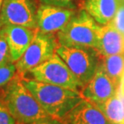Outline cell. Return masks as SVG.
Segmentation results:
<instances>
[{"label":"cell","mask_w":124,"mask_h":124,"mask_svg":"<svg viewBox=\"0 0 124 124\" xmlns=\"http://www.w3.org/2000/svg\"><path fill=\"white\" fill-rule=\"evenodd\" d=\"M2 1H3V0H0V11H1V8H2Z\"/></svg>","instance_id":"cell-22"},{"label":"cell","mask_w":124,"mask_h":124,"mask_svg":"<svg viewBox=\"0 0 124 124\" xmlns=\"http://www.w3.org/2000/svg\"><path fill=\"white\" fill-rule=\"evenodd\" d=\"M118 85L99 64L92 79L81 90L83 98L93 104L104 102L113 97L120 89Z\"/></svg>","instance_id":"cell-9"},{"label":"cell","mask_w":124,"mask_h":124,"mask_svg":"<svg viewBox=\"0 0 124 124\" xmlns=\"http://www.w3.org/2000/svg\"><path fill=\"white\" fill-rule=\"evenodd\" d=\"M9 63L13 62L11 61L8 44L5 37L0 35V67L6 65Z\"/></svg>","instance_id":"cell-17"},{"label":"cell","mask_w":124,"mask_h":124,"mask_svg":"<svg viewBox=\"0 0 124 124\" xmlns=\"http://www.w3.org/2000/svg\"><path fill=\"white\" fill-rule=\"evenodd\" d=\"M22 81L42 108L58 123L74 106L84 99L80 90L44 83L21 76Z\"/></svg>","instance_id":"cell-2"},{"label":"cell","mask_w":124,"mask_h":124,"mask_svg":"<svg viewBox=\"0 0 124 124\" xmlns=\"http://www.w3.org/2000/svg\"><path fill=\"white\" fill-rule=\"evenodd\" d=\"M17 70L15 63H9L0 67V88L4 87L16 75Z\"/></svg>","instance_id":"cell-16"},{"label":"cell","mask_w":124,"mask_h":124,"mask_svg":"<svg viewBox=\"0 0 124 124\" xmlns=\"http://www.w3.org/2000/svg\"><path fill=\"white\" fill-rule=\"evenodd\" d=\"M121 33L124 34V2L120 5L114 19L110 23Z\"/></svg>","instance_id":"cell-20"},{"label":"cell","mask_w":124,"mask_h":124,"mask_svg":"<svg viewBox=\"0 0 124 124\" xmlns=\"http://www.w3.org/2000/svg\"><path fill=\"white\" fill-rule=\"evenodd\" d=\"M2 97L16 123H58L42 108L18 73L4 86Z\"/></svg>","instance_id":"cell-1"},{"label":"cell","mask_w":124,"mask_h":124,"mask_svg":"<svg viewBox=\"0 0 124 124\" xmlns=\"http://www.w3.org/2000/svg\"><path fill=\"white\" fill-rule=\"evenodd\" d=\"M13 116L11 115L6 102L1 95L0 97V124H16Z\"/></svg>","instance_id":"cell-18"},{"label":"cell","mask_w":124,"mask_h":124,"mask_svg":"<svg viewBox=\"0 0 124 124\" xmlns=\"http://www.w3.org/2000/svg\"><path fill=\"white\" fill-rule=\"evenodd\" d=\"M67 124H108L105 116L93 102L84 98L61 120Z\"/></svg>","instance_id":"cell-11"},{"label":"cell","mask_w":124,"mask_h":124,"mask_svg":"<svg viewBox=\"0 0 124 124\" xmlns=\"http://www.w3.org/2000/svg\"><path fill=\"white\" fill-rule=\"evenodd\" d=\"M122 1H123V2H124V0H122Z\"/></svg>","instance_id":"cell-23"},{"label":"cell","mask_w":124,"mask_h":124,"mask_svg":"<svg viewBox=\"0 0 124 124\" xmlns=\"http://www.w3.org/2000/svg\"><path fill=\"white\" fill-rule=\"evenodd\" d=\"M38 0H3L0 11V28L18 25L36 28Z\"/></svg>","instance_id":"cell-7"},{"label":"cell","mask_w":124,"mask_h":124,"mask_svg":"<svg viewBox=\"0 0 124 124\" xmlns=\"http://www.w3.org/2000/svg\"><path fill=\"white\" fill-rule=\"evenodd\" d=\"M77 11V9L39 3L36 15V28L45 33L56 34L66 25Z\"/></svg>","instance_id":"cell-8"},{"label":"cell","mask_w":124,"mask_h":124,"mask_svg":"<svg viewBox=\"0 0 124 124\" xmlns=\"http://www.w3.org/2000/svg\"><path fill=\"white\" fill-rule=\"evenodd\" d=\"M121 93H122V98L124 101V78L123 79L122 83H121Z\"/></svg>","instance_id":"cell-21"},{"label":"cell","mask_w":124,"mask_h":124,"mask_svg":"<svg viewBox=\"0 0 124 124\" xmlns=\"http://www.w3.org/2000/svg\"><path fill=\"white\" fill-rule=\"evenodd\" d=\"M97 49L101 56L124 54V34L110 23L101 25Z\"/></svg>","instance_id":"cell-12"},{"label":"cell","mask_w":124,"mask_h":124,"mask_svg":"<svg viewBox=\"0 0 124 124\" xmlns=\"http://www.w3.org/2000/svg\"><path fill=\"white\" fill-rule=\"evenodd\" d=\"M59 45L56 34L45 33L36 29L30 45L19 60L15 63L17 73L25 76L31 69L51 58L56 53Z\"/></svg>","instance_id":"cell-5"},{"label":"cell","mask_w":124,"mask_h":124,"mask_svg":"<svg viewBox=\"0 0 124 124\" xmlns=\"http://www.w3.org/2000/svg\"><path fill=\"white\" fill-rule=\"evenodd\" d=\"M100 65L118 85L124 78V54L101 56Z\"/></svg>","instance_id":"cell-15"},{"label":"cell","mask_w":124,"mask_h":124,"mask_svg":"<svg viewBox=\"0 0 124 124\" xmlns=\"http://www.w3.org/2000/svg\"><path fill=\"white\" fill-rule=\"evenodd\" d=\"M39 3L64 7V8L77 9V0H38Z\"/></svg>","instance_id":"cell-19"},{"label":"cell","mask_w":124,"mask_h":124,"mask_svg":"<svg viewBox=\"0 0 124 124\" xmlns=\"http://www.w3.org/2000/svg\"><path fill=\"white\" fill-rule=\"evenodd\" d=\"M122 0H85L84 9L100 25L109 23L115 17Z\"/></svg>","instance_id":"cell-13"},{"label":"cell","mask_w":124,"mask_h":124,"mask_svg":"<svg viewBox=\"0 0 124 124\" xmlns=\"http://www.w3.org/2000/svg\"><path fill=\"white\" fill-rule=\"evenodd\" d=\"M28 73H30L35 80L44 83L80 91L83 88L77 77L56 53L48 60L31 69Z\"/></svg>","instance_id":"cell-6"},{"label":"cell","mask_w":124,"mask_h":124,"mask_svg":"<svg viewBox=\"0 0 124 124\" xmlns=\"http://www.w3.org/2000/svg\"><path fill=\"white\" fill-rule=\"evenodd\" d=\"M100 27V24L83 8L77 11L56 35L60 45L88 46L97 48Z\"/></svg>","instance_id":"cell-3"},{"label":"cell","mask_w":124,"mask_h":124,"mask_svg":"<svg viewBox=\"0 0 124 124\" xmlns=\"http://www.w3.org/2000/svg\"><path fill=\"white\" fill-rule=\"evenodd\" d=\"M94 105L102 113L109 123L124 124V101L121 93V87L108 100Z\"/></svg>","instance_id":"cell-14"},{"label":"cell","mask_w":124,"mask_h":124,"mask_svg":"<svg viewBox=\"0 0 124 124\" xmlns=\"http://www.w3.org/2000/svg\"><path fill=\"white\" fill-rule=\"evenodd\" d=\"M36 29L18 25H5L0 28V35L8 44L11 61L16 63L23 55L33 39Z\"/></svg>","instance_id":"cell-10"},{"label":"cell","mask_w":124,"mask_h":124,"mask_svg":"<svg viewBox=\"0 0 124 124\" xmlns=\"http://www.w3.org/2000/svg\"><path fill=\"white\" fill-rule=\"evenodd\" d=\"M56 53L63 59L83 87L90 81L100 64L98 49L88 46L59 45Z\"/></svg>","instance_id":"cell-4"}]
</instances>
